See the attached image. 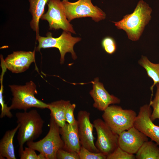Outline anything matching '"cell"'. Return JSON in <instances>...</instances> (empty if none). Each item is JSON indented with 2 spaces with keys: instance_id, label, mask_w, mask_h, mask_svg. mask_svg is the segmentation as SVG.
<instances>
[{
  "instance_id": "cell-1",
  "label": "cell",
  "mask_w": 159,
  "mask_h": 159,
  "mask_svg": "<svg viewBox=\"0 0 159 159\" xmlns=\"http://www.w3.org/2000/svg\"><path fill=\"white\" fill-rule=\"evenodd\" d=\"M152 12V9L148 5L140 0L132 13L124 16L118 21L112 22L118 29L125 32L129 39L137 41L150 20Z\"/></svg>"
},
{
  "instance_id": "cell-2",
  "label": "cell",
  "mask_w": 159,
  "mask_h": 159,
  "mask_svg": "<svg viewBox=\"0 0 159 159\" xmlns=\"http://www.w3.org/2000/svg\"><path fill=\"white\" fill-rule=\"evenodd\" d=\"M15 116L19 125L17 140L19 155L24 150L25 143L34 141L42 134L44 122L36 110L16 112Z\"/></svg>"
},
{
  "instance_id": "cell-3",
  "label": "cell",
  "mask_w": 159,
  "mask_h": 159,
  "mask_svg": "<svg viewBox=\"0 0 159 159\" xmlns=\"http://www.w3.org/2000/svg\"><path fill=\"white\" fill-rule=\"evenodd\" d=\"M13 97L9 107L11 110H22L24 111L32 107L40 109L48 108V104L36 98L37 94L36 86L32 81L24 85L9 86Z\"/></svg>"
},
{
  "instance_id": "cell-4",
  "label": "cell",
  "mask_w": 159,
  "mask_h": 159,
  "mask_svg": "<svg viewBox=\"0 0 159 159\" xmlns=\"http://www.w3.org/2000/svg\"><path fill=\"white\" fill-rule=\"evenodd\" d=\"M49 129L46 135L39 140L27 142L26 145L42 154L46 159H57V153L63 148L64 143L60 136V127L50 116Z\"/></svg>"
},
{
  "instance_id": "cell-5",
  "label": "cell",
  "mask_w": 159,
  "mask_h": 159,
  "mask_svg": "<svg viewBox=\"0 0 159 159\" xmlns=\"http://www.w3.org/2000/svg\"><path fill=\"white\" fill-rule=\"evenodd\" d=\"M38 42V45L35 49L37 51H39L41 49L54 47L59 50L60 54V63L63 64L64 61V57L67 52H70L73 59L77 58L73 49L74 45L81 39L79 37H72L71 33L63 31L59 37H52L50 32H48L46 37L39 35L36 37Z\"/></svg>"
},
{
  "instance_id": "cell-6",
  "label": "cell",
  "mask_w": 159,
  "mask_h": 159,
  "mask_svg": "<svg viewBox=\"0 0 159 159\" xmlns=\"http://www.w3.org/2000/svg\"><path fill=\"white\" fill-rule=\"evenodd\" d=\"M103 112V120L118 135L133 126L137 115L132 110L123 109L120 106L114 105H109Z\"/></svg>"
},
{
  "instance_id": "cell-7",
  "label": "cell",
  "mask_w": 159,
  "mask_h": 159,
  "mask_svg": "<svg viewBox=\"0 0 159 159\" xmlns=\"http://www.w3.org/2000/svg\"><path fill=\"white\" fill-rule=\"evenodd\" d=\"M67 19L70 22L76 18L90 17L95 22L105 19L106 14L101 9L94 6L91 0H78L72 2L62 0Z\"/></svg>"
},
{
  "instance_id": "cell-8",
  "label": "cell",
  "mask_w": 159,
  "mask_h": 159,
  "mask_svg": "<svg viewBox=\"0 0 159 159\" xmlns=\"http://www.w3.org/2000/svg\"><path fill=\"white\" fill-rule=\"evenodd\" d=\"M47 12L42 16V20H46L49 30L62 29L63 31L75 34L72 25L67 18L64 7L60 0H48Z\"/></svg>"
},
{
  "instance_id": "cell-9",
  "label": "cell",
  "mask_w": 159,
  "mask_h": 159,
  "mask_svg": "<svg viewBox=\"0 0 159 159\" xmlns=\"http://www.w3.org/2000/svg\"><path fill=\"white\" fill-rule=\"evenodd\" d=\"M93 124L97 134L95 146L100 152L107 156L118 147V135L101 119L95 120Z\"/></svg>"
},
{
  "instance_id": "cell-10",
  "label": "cell",
  "mask_w": 159,
  "mask_h": 159,
  "mask_svg": "<svg viewBox=\"0 0 159 159\" xmlns=\"http://www.w3.org/2000/svg\"><path fill=\"white\" fill-rule=\"evenodd\" d=\"M149 104L141 106L134 123L133 126L159 145V126L151 119L152 109Z\"/></svg>"
},
{
  "instance_id": "cell-11",
  "label": "cell",
  "mask_w": 159,
  "mask_h": 159,
  "mask_svg": "<svg viewBox=\"0 0 159 159\" xmlns=\"http://www.w3.org/2000/svg\"><path fill=\"white\" fill-rule=\"evenodd\" d=\"M90 113L85 110L78 113L77 121L78 133L81 146L88 150L95 153L100 152L95 146L93 134V123L90 120Z\"/></svg>"
},
{
  "instance_id": "cell-12",
  "label": "cell",
  "mask_w": 159,
  "mask_h": 159,
  "mask_svg": "<svg viewBox=\"0 0 159 159\" xmlns=\"http://www.w3.org/2000/svg\"><path fill=\"white\" fill-rule=\"evenodd\" d=\"M35 49L33 51H16L9 54L4 60L1 56V63L6 69L15 73H21L35 62Z\"/></svg>"
},
{
  "instance_id": "cell-13",
  "label": "cell",
  "mask_w": 159,
  "mask_h": 159,
  "mask_svg": "<svg viewBox=\"0 0 159 159\" xmlns=\"http://www.w3.org/2000/svg\"><path fill=\"white\" fill-rule=\"evenodd\" d=\"M148 140V137L133 126L118 135V146L126 152L134 154Z\"/></svg>"
},
{
  "instance_id": "cell-14",
  "label": "cell",
  "mask_w": 159,
  "mask_h": 159,
  "mask_svg": "<svg viewBox=\"0 0 159 159\" xmlns=\"http://www.w3.org/2000/svg\"><path fill=\"white\" fill-rule=\"evenodd\" d=\"M91 82L92 89L90 94L93 98L94 102L93 106L99 110L104 111L112 104H119L120 100L112 95H110L104 87L103 84L99 82L98 77L94 79Z\"/></svg>"
},
{
  "instance_id": "cell-15",
  "label": "cell",
  "mask_w": 159,
  "mask_h": 159,
  "mask_svg": "<svg viewBox=\"0 0 159 159\" xmlns=\"http://www.w3.org/2000/svg\"><path fill=\"white\" fill-rule=\"evenodd\" d=\"M78 129L77 121L74 125L67 123L60 128V133L64 143V150L79 153L81 145Z\"/></svg>"
},
{
  "instance_id": "cell-16",
  "label": "cell",
  "mask_w": 159,
  "mask_h": 159,
  "mask_svg": "<svg viewBox=\"0 0 159 159\" xmlns=\"http://www.w3.org/2000/svg\"><path fill=\"white\" fill-rule=\"evenodd\" d=\"M19 125L14 129L6 131L0 141V158L16 159L13 140Z\"/></svg>"
},
{
  "instance_id": "cell-17",
  "label": "cell",
  "mask_w": 159,
  "mask_h": 159,
  "mask_svg": "<svg viewBox=\"0 0 159 159\" xmlns=\"http://www.w3.org/2000/svg\"><path fill=\"white\" fill-rule=\"evenodd\" d=\"M29 11L32 19L30 22L31 28L36 32V37L39 35V23L40 19L44 13L45 6L48 0H28Z\"/></svg>"
},
{
  "instance_id": "cell-18",
  "label": "cell",
  "mask_w": 159,
  "mask_h": 159,
  "mask_svg": "<svg viewBox=\"0 0 159 159\" xmlns=\"http://www.w3.org/2000/svg\"><path fill=\"white\" fill-rule=\"evenodd\" d=\"M70 103L69 100H60L47 104L48 108L52 117L60 127H64L66 122L65 115L67 107Z\"/></svg>"
},
{
  "instance_id": "cell-19",
  "label": "cell",
  "mask_w": 159,
  "mask_h": 159,
  "mask_svg": "<svg viewBox=\"0 0 159 159\" xmlns=\"http://www.w3.org/2000/svg\"><path fill=\"white\" fill-rule=\"evenodd\" d=\"M138 63L145 69L148 76L153 81V83L150 87L152 92L151 100L153 95V88L157 84H159V63H152L146 57L144 56H142Z\"/></svg>"
},
{
  "instance_id": "cell-20",
  "label": "cell",
  "mask_w": 159,
  "mask_h": 159,
  "mask_svg": "<svg viewBox=\"0 0 159 159\" xmlns=\"http://www.w3.org/2000/svg\"><path fill=\"white\" fill-rule=\"evenodd\" d=\"M151 141L145 142L136 153L137 159H159V147Z\"/></svg>"
},
{
  "instance_id": "cell-21",
  "label": "cell",
  "mask_w": 159,
  "mask_h": 159,
  "mask_svg": "<svg viewBox=\"0 0 159 159\" xmlns=\"http://www.w3.org/2000/svg\"><path fill=\"white\" fill-rule=\"evenodd\" d=\"M79 155L80 159H106L107 157L102 153L92 152L81 146Z\"/></svg>"
},
{
  "instance_id": "cell-22",
  "label": "cell",
  "mask_w": 159,
  "mask_h": 159,
  "mask_svg": "<svg viewBox=\"0 0 159 159\" xmlns=\"http://www.w3.org/2000/svg\"><path fill=\"white\" fill-rule=\"evenodd\" d=\"M157 90L155 97L153 100H150L149 105L153 108L151 119L153 121L156 119L159 120V84L156 85Z\"/></svg>"
},
{
  "instance_id": "cell-23",
  "label": "cell",
  "mask_w": 159,
  "mask_h": 159,
  "mask_svg": "<svg viewBox=\"0 0 159 159\" xmlns=\"http://www.w3.org/2000/svg\"><path fill=\"white\" fill-rule=\"evenodd\" d=\"M101 45L105 51L109 54H113L117 49L115 41L113 38L110 36H107L103 38L102 41Z\"/></svg>"
},
{
  "instance_id": "cell-24",
  "label": "cell",
  "mask_w": 159,
  "mask_h": 159,
  "mask_svg": "<svg viewBox=\"0 0 159 159\" xmlns=\"http://www.w3.org/2000/svg\"><path fill=\"white\" fill-rule=\"evenodd\" d=\"M107 159H135V155L123 150L118 146L111 153L107 156Z\"/></svg>"
},
{
  "instance_id": "cell-25",
  "label": "cell",
  "mask_w": 159,
  "mask_h": 159,
  "mask_svg": "<svg viewBox=\"0 0 159 159\" xmlns=\"http://www.w3.org/2000/svg\"><path fill=\"white\" fill-rule=\"evenodd\" d=\"M3 78L1 77L0 79L1 86L0 90V104L1 106V110L0 117L2 118L6 116L11 118L13 117L12 114L11 112V110L9 107H8L7 104L5 103L3 95L4 90L2 84Z\"/></svg>"
},
{
  "instance_id": "cell-26",
  "label": "cell",
  "mask_w": 159,
  "mask_h": 159,
  "mask_svg": "<svg viewBox=\"0 0 159 159\" xmlns=\"http://www.w3.org/2000/svg\"><path fill=\"white\" fill-rule=\"evenodd\" d=\"M35 150L29 147H25L19 155L20 159H46L41 153L37 155Z\"/></svg>"
},
{
  "instance_id": "cell-27",
  "label": "cell",
  "mask_w": 159,
  "mask_h": 159,
  "mask_svg": "<svg viewBox=\"0 0 159 159\" xmlns=\"http://www.w3.org/2000/svg\"><path fill=\"white\" fill-rule=\"evenodd\" d=\"M58 159H80L79 153L74 152H69L63 149H59L57 155Z\"/></svg>"
},
{
  "instance_id": "cell-28",
  "label": "cell",
  "mask_w": 159,
  "mask_h": 159,
  "mask_svg": "<svg viewBox=\"0 0 159 159\" xmlns=\"http://www.w3.org/2000/svg\"><path fill=\"white\" fill-rule=\"evenodd\" d=\"M76 107L75 104H72L70 103L67 107L65 115L66 122L72 125H75L77 122V120H75L74 114Z\"/></svg>"
}]
</instances>
